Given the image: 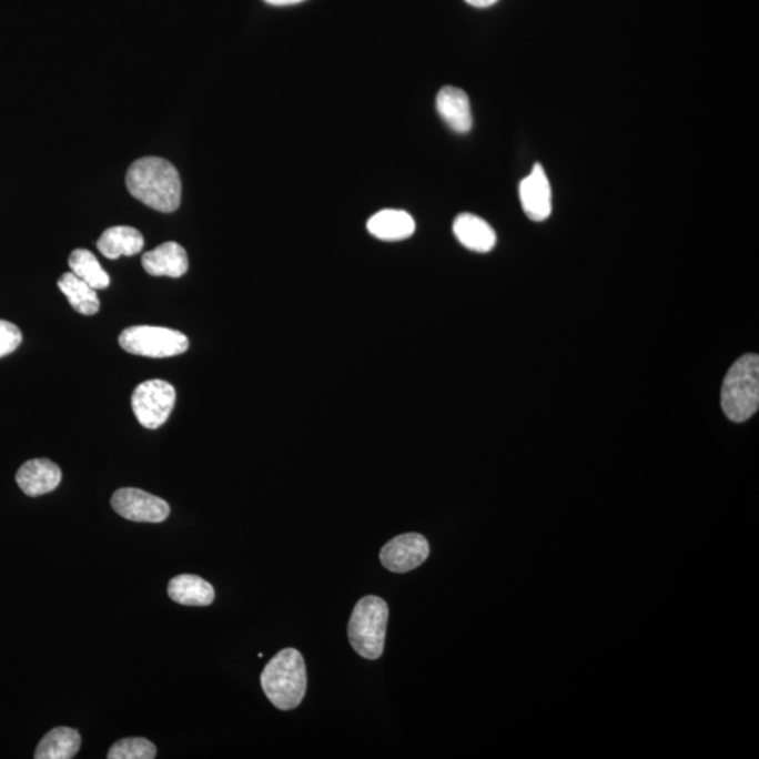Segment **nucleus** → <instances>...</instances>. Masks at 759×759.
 Segmentation results:
<instances>
[{
  "label": "nucleus",
  "mask_w": 759,
  "mask_h": 759,
  "mask_svg": "<svg viewBox=\"0 0 759 759\" xmlns=\"http://www.w3.org/2000/svg\"><path fill=\"white\" fill-rule=\"evenodd\" d=\"M82 738L78 730L57 727L47 732L36 748V759H71L81 748Z\"/></svg>",
  "instance_id": "obj_17"
},
{
  "label": "nucleus",
  "mask_w": 759,
  "mask_h": 759,
  "mask_svg": "<svg viewBox=\"0 0 759 759\" xmlns=\"http://www.w3.org/2000/svg\"><path fill=\"white\" fill-rule=\"evenodd\" d=\"M415 229V220L403 210H382L367 221V230L374 239L388 242L408 240Z\"/></svg>",
  "instance_id": "obj_14"
},
{
  "label": "nucleus",
  "mask_w": 759,
  "mask_h": 759,
  "mask_svg": "<svg viewBox=\"0 0 759 759\" xmlns=\"http://www.w3.org/2000/svg\"><path fill=\"white\" fill-rule=\"evenodd\" d=\"M168 595L173 603L184 606H209L215 597L213 585L192 574L172 578L168 585Z\"/></svg>",
  "instance_id": "obj_16"
},
{
  "label": "nucleus",
  "mask_w": 759,
  "mask_h": 759,
  "mask_svg": "<svg viewBox=\"0 0 759 759\" xmlns=\"http://www.w3.org/2000/svg\"><path fill=\"white\" fill-rule=\"evenodd\" d=\"M437 113L453 131L466 134L473 126L470 100L467 93L455 87L441 89L436 98Z\"/></svg>",
  "instance_id": "obj_12"
},
{
  "label": "nucleus",
  "mask_w": 759,
  "mask_h": 759,
  "mask_svg": "<svg viewBox=\"0 0 759 759\" xmlns=\"http://www.w3.org/2000/svg\"><path fill=\"white\" fill-rule=\"evenodd\" d=\"M119 344L125 352L145 357H172L189 350L188 336L162 326L139 325L121 332Z\"/></svg>",
  "instance_id": "obj_5"
},
{
  "label": "nucleus",
  "mask_w": 759,
  "mask_h": 759,
  "mask_svg": "<svg viewBox=\"0 0 759 759\" xmlns=\"http://www.w3.org/2000/svg\"><path fill=\"white\" fill-rule=\"evenodd\" d=\"M142 266L151 276L182 277L189 271L188 253L178 242H165L144 253Z\"/></svg>",
  "instance_id": "obj_11"
},
{
  "label": "nucleus",
  "mask_w": 759,
  "mask_h": 759,
  "mask_svg": "<svg viewBox=\"0 0 759 759\" xmlns=\"http://www.w3.org/2000/svg\"><path fill=\"white\" fill-rule=\"evenodd\" d=\"M453 232L464 247L474 252L487 253L497 244V234L493 226L474 214L458 215L453 223Z\"/></svg>",
  "instance_id": "obj_13"
},
{
  "label": "nucleus",
  "mask_w": 759,
  "mask_h": 759,
  "mask_svg": "<svg viewBox=\"0 0 759 759\" xmlns=\"http://www.w3.org/2000/svg\"><path fill=\"white\" fill-rule=\"evenodd\" d=\"M144 247V236L133 226H112L105 230L98 241V250L108 260L120 256H134Z\"/></svg>",
  "instance_id": "obj_15"
},
{
  "label": "nucleus",
  "mask_w": 759,
  "mask_h": 759,
  "mask_svg": "<svg viewBox=\"0 0 759 759\" xmlns=\"http://www.w3.org/2000/svg\"><path fill=\"white\" fill-rule=\"evenodd\" d=\"M464 2L472 4L474 8H489L497 3L498 0H464Z\"/></svg>",
  "instance_id": "obj_22"
},
{
  "label": "nucleus",
  "mask_w": 759,
  "mask_h": 759,
  "mask_svg": "<svg viewBox=\"0 0 759 759\" xmlns=\"http://www.w3.org/2000/svg\"><path fill=\"white\" fill-rule=\"evenodd\" d=\"M175 387L165 380H146L134 389L131 407L140 424L146 429H158L165 424L175 407Z\"/></svg>",
  "instance_id": "obj_6"
},
{
  "label": "nucleus",
  "mask_w": 759,
  "mask_h": 759,
  "mask_svg": "<svg viewBox=\"0 0 759 759\" xmlns=\"http://www.w3.org/2000/svg\"><path fill=\"white\" fill-rule=\"evenodd\" d=\"M429 543L419 534H405L389 540L380 551V561L392 573L413 571L429 557Z\"/></svg>",
  "instance_id": "obj_8"
},
{
  "label": "nucleus",
  "mask_w": 759,
  "mask_h": 759,
  "mask_svg": "<svg viewBox=\"0 0 759 759\" xmlns=\"http://www.w3.org/2000/svg\"><path fill=\"white\" fill-rule=\"evenodd\" d=\"M265 2L273 4V7H292V4L302 3L305 0H265Z\"/></svg>",
  "instance_id": "obj_23"
},
{
  "label": "nucleus",
  "mask_w": 759,
  "mask_h": 759,
  "mask_svg": "<svg viewBox=\"0 0 759 759\" xmlns=\"http://www.w3.org/2000/svg\"><path fill=\"white\" fill-rule=\"evenodd\" d=\"M112 506L121 518L160 524L171 514L166 500L136 488H121L112 497Z\"/></svg>",
  "instance_id": "obj_7"
},
{
  "label": "nucleus",
  "mask_w": 759,
  "mask_h": 759,
  "mask_svg": "<svg viewBox=\"0 0 759 759\" xmlns=\"http://www.w3.org/2000/svg\"><path fill=\"white\" fill-rule=\"evenodd\" d=\"M58 287H60L62 294H65L68 302L79 314L94 315L98 313L100 303L97 290L81 281L72 272L62 274L60 281H58Z\"/></svg>",
  "instance_id": "obj_18"
},
{
  "label": "nucleus",
  "mask_w": 759,
  "mask_h": 759,
  "mask_svg": "<svg viewBox=\"0 0 759 759\" xmlns=\"http://www.w3.org/2000/svg\"><path fill=\"white\" fill-rule=\"evenodd\" d=\"M62 479L61 468L49 458L26 462L16 474V482L29 497H40L54 492Z\"/></svg>",
  "instance_id": "obj_10"
},
{
  "label": "nucleus",
  "mask_w": 759,
  "mask_h": 759,
  "mask_svg": "<svg viewBox=\"0 0 759 759\" xmlns=\"http://www.w3.org/2000/svg\"><path fill=\"white\" fill-rule=\"evenodd\" d=\"M70 267L73 274L94 290L109 287L110 277L100 266L97 256L88 250H77L71 253Z\"/></svg>",
  "instance_id": "obj_19"
},
{
  "label": "nucleus",
  "mask_w": 759,
  "mask_h": 759,
  "mask_svg": "<svg viewBox=\"0 0 759 759\" xmlns=\"http://www.w3.org/2000/svg\"><path fill=\"white\" fill-rule=\"evenodd\" d=\"M21 332L12 323L0 320V357L8 356L13 353L21 344Z\"/></svg>",
  "instance_id": "obj_21"
},
{
  "label": "nucleus",
  "mask_w": 759,
  "mask_h": 759,
  "mask_svg": "<svg viewBox=\"0 0 759 759\" xmlns=\"http://www.w3.org/2000/svg\"><path fill=\"white\" fill-rule=\"evenodd\" d=\"M388 614V605L382 598L368 595L358 600L347 626V636L358 656L367 660H377L382 657Z\"/></svg>",
  "instance_id": "obj_3"
},
{
  "label": "nucleus",
  "mask_w": 759,
  "mask_h": 759,
  "mask_svg": "<svg viewBox=\"0 0 759 759\" xmlns=\"http://www.w3.org/2000/svg\"><path fill=\"white\" fill-rule=\"evenodd\" d=\"M126 189L148 208L173 213L181 205L182 182L178 169L162 158L135 161L126 172Z\"/></svg>",
  "instance_id": "obj_1"
},
{
  "label": "nucleus",
  "mask_w": 759,
  "mask_h": 759,
  "mask_svg": "<svg viewBox=\"0 0 759 759\" xmlns=\"http://www.w3.org/2000/svg\"><path fill=\"white\" fill-rule=\"evenodd\" d=\"M519 198L522 208L530 220L540 223L550 217L551 186L540 163H536L530 175L520 182Z\"/></svg>",
  "instance_id": "obj_9"
},
{
  "label": "nucleus",
  "mask_w": 759,
  "mask_h": 759,
  "mask_svg": "<svg viewBox=\"0 0 759 759\" xmlns=\"http://www.w3.org/2000/svg\"><path fill=\"white\" fill-rule=\"evenodd\" d=\"M155 757V746L142 737L123 738L114 742L108 753L109 759H154Z\"/></svg>",
  "instance_id": "obj_20"
},
{
  "label": "nucleus",
  "mask_w": 759,
  "mask_h": 759,
  "mask_svg": "<svg viewBox=\"0 0 759 759\" xmlns=\"http://www.w3.org/2000/svg\"><path fill=\"white\" fill-rule=\"evenodd\" d=\"M263 692L281 710H293L307 690V669L302 652L286 648L267 662L261 675Z\"/></svg>",
  "instance_id": "obj_2"
},
{
  "label": "nucleus",
  "mask_w": 759,
  "mask_h": 759,
  "mask_svg": "<svg viewBox=\"0 0 759 759\" xmlns=\"http://www.w3.org/2000/svg\"><path fill=\"white\" fill-rule=\"evenodd\" d=\"M721 407L732 422H746L759 407V357L746 355L730 367L721 388Z\"/></svg>",
  "instance_id": "obj_4"
}]
</instances>
